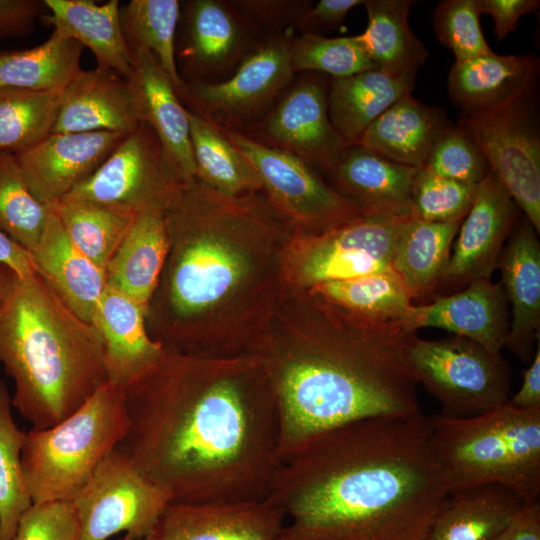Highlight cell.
<instances>
[{
	"label": "cell",
	"mask_w": 540,
	"mask_h": 540,
	"mask_svg": "<svg viewBox=\"0 0 540 540\" xmlns=\"http://www.w3.org/2000/svg\"><path fill=\"white\" fill-rule=\"evenodd\" d=\"M165 350L124 389L118 445L174 503L259 500L281 464L271 383Z\"/></svg>",
	"instance_id": "obj_1"
},
{
	"label": "cell",
	"mask_w": 540,
	"mask_h": 540,
	"mask_svg": "<svg viewBox=\"0 0 540 540\" xmlns=\"http://www.w3.org/2000/svg\"><path fill=\"white\" fill-rule=\"evenodd\" d=\"M429 416L376 417L323 432L279 465L267 496L279 540H425L449 489Z\"/></svg>",
	"instance_id": "obj_2"
},
{
	"label": "cell",
	"mask_w": 540,
	"mask_h": 540,
	"mask_svg": "<svg viewBox=\"0 0 540 540\" xmlns=\"http://www.w3.org/2000/svg\"><path fill=\"white\" fill-rule=\"evenodd\" d=\"M399 326L354 317L352 327L285 354L270 380L279 413L281 462L313 437L367 418L419 412L418 383Z\"/></svg>",
	"instance_id": "obj_3"
},
{
	"label": "cell",
	"mask_w": 540,
	"mask_h": 540,
	"mask_svg": "<svg viewBox=\"0 0 540 540\" xmlns=\"http://www.w3.org/2000/svg\"><path fill=\"white\" fill-rule=\"evenodd\" d=\"M0 362L14 382L12 405L34 430L68 417L107 382L97 328L36 273L12 277L0 307Z\"/></svg>",
	"instance_id": "obj_4"
},
{
	"label": "cell",
	"mask_w": 540,
	"mask_h": 540,
	"mask_svg": "<svg viewBox=\"0 0 540 540\" xmlns=\"http://www.w3.org/2000/svg\"><path fill=\"white\" fill-rule=\"evenodd\" d=\"M429 444L449 493L499 484L526 503L540 495V407L508 403L468 418L429 416Z\"/></svg>",
	"instance_id": "obj_5"
},
{
	"label": "cell",
	"mask_w": 540,
	"mask_h": 540,
	"mask_svg": "<svg viewBox=\"0 0 540 540\" xmlns=\"http://www.w3.org/2000/svg\"><path fill=\"white\" fill-rule=\"evenodd\" d=\"M128 426L124 389L107 381L57 424L25 432L21 459L32 504L72 501Z\"/></svg>",
	"instance_id": "obj_6"
},
{
	"label": "cell",
	"mask_w": 540,
	"mask_h": 540,
	"mask_svg": "<svg viewBox=\"0 0 540 540\" xmlns=\"http://www.w3.org/2000/svg\"><path fill=\"white\" fill-rule=\"evenodd\" d=\"M164 217L172 257L157 288L165 319L177 330L224 298L247 267L242 254L204 224L187 182L178 185Z\"/></svg>",
	"instance_id": "obj_7"
},
{
	"label": "cell",
	"mask_w": 540,
	"mask_h": 540,
	"mask_svg": "<svg viewBox=\"0 0 540 540\" xmlns=\"http://www.w3.org/2000/svg\"><path fill=\"white\" fill-rule=\"evenodd\" d=\"M408 367L418 384L442 405L440 414L468 418L506 404L512 373L500 353L458 335L422 339L410 334L405 342Z\"/></svg>",
	"instance_id": "obj_8"
},
{
	"label": "cell",
	"mask_w": 540,
	"mask_h": 540,
	"mask_svg": "<svg viewBox=\"0 0 540 540\" xmlns=\"http://www.w3.org/2000/svg\"><path fill=\"white\" fill-rule=\"evenodd\" d=\"M538 81L508 101L463 111L459 125L474 138L491 172L540 232V122Z\"/></svg>",
	"instance_id": "obj_9"
},
{
	"label": "cell",
	"mask_w": 540,
	"mask_h": 540,
	"mask_svg": "<svg viewBox=\"0 0 540 540\" xmlns=\"http://www.w3.org/2000/svg\"><path fill=\"white\" fill-rule=\"evenodd\" d=\"M295 35H263L227 79L184 83L177 91L181 102L222 128L246 130L269 113L295 80L290 62Z\"/></svg>",
	"instance_id": "obj_10"
},
{
	"label": "cell",
	"mask_w": 540,
	"mask_h": 540,
	"mask_svg": "<svg viewBox=\"0 0 540 540\" xmlns=\"http://www.w3.org/2000/svg\"><path fill=\"white\" fill-rule=\"evenodd\" d=\"M71 502L80 540H107L120 532L135 539L143 537L171 500L117 446Z\"/></svg>",
	"instance_id": "obj_11"
},
{
	"label": "cell",
	"mask_w": 540,
	"mask_h": 540,
	"mask_svg": "<svg viewBox=\"0 0 540 540\" xmlns=\"http://www.w3.org/2000/svg\"><path fill=\"white\" fill-rule=\"evenodd\" d=\"M180 183L165 159L156 134L142 122L65 198L119 206L135 214L164 213Z\"/></svg>",
	"instance_id": "obj_12"
},
{
	"label": "cell",
	"mask_w": 540,
	"mask_h": 540,
	"mask_svg": "<svg viewBox=\"0 0 540 540\" xmlns=\"http://www.w3.org/2000/svg\"><path fill=\"white\" fill-rule=\"evenodd\" d=\"M327 88L320 73L305 72L265 117L242 133L332 174L347 146L330 121Z\"/></svg>",
	"instance_id": "obj_13"
},
{
	"label": "cell",
	"mask_w": 540,
	"mask_h": 540,
	"mask_svg": "<svg viewBox=\"0 0 540 540\" xmlns=\"http://www.w3.org/2000/svg\"><path fill=\"white\" fill-rule=\"evenodd\" d=\"M222 129L249 161L272 200L298 222L327 230L366 212L328 186L302 159L237 130Z\"/></svg>",
	"instance_id": "obj_14"
},
{
	"label": "cell",
	"mask_w": 540,
	"mask_h": 540,
	"mask_svg": "<svg viewBox=\"0 0 540 540\" xmlns=\"http://www.w3.org/2000/svg\"><path fill=\"white\" fill-rule=\"evenodd\" d=\"M411 215L364 212L309 241L299 265L303 284L345 280L392 268L397 242Z\"/></svg>",
	"instance_id": "obj_15"
},
{
	"label": "cell",
	"mask_w": 540,
	"mask_h": 540,
	"mask_svg": "<svg viewBox=\"0 0 540 540\" xmlns=\"http://www.w3.org/2000/svg\"><path fill=\"white\" fill-rule=\"evenodd\" d=\"M521 212L504 184L490 171L479 183L472 207L459 227L436 296L458 292L478 279H491Z\"/></svg>",
	"instance_id": "obj_16"
},
{
	"label": "cell",
	"mask_w": 540,
	"mask_h": 540,
	"mask_svg": "<svg viewBox=\"0 0 540 540\" xmlns=\"http://www.w3.org/2000/svg\"><path fill=\"white\" fill-rule=\"evenodd\" d=\"M180 50L184 83L220 82L230 77L263 36L227 0H192L184 5Z\"/></svg>",
	"instance_id": "obj_17"
},
{
	"label": "cell",
	"mask_w": 540,
	"mask_h": 540,
	"mask_svg": "<svg viewBox=\"0 0 540 540\" xmlns=\"http://www.w3.org/2000/svg\"><path fill=\"white\" fill-rule=\"evenodd\" d=\"M282 508L270 498L234 502H170L150 531L133 540H279Z\"/></svg>",
	"instance_id": "obj_18"
},
{
	"label": "cell",
	"mask_w": 540,
	"mask_h": 540,
	"mask_svg": "<svg viewBox=\"0 0 540 540\" xmlns=\"http://www.w3.org/2000/svg\"><path fill=\"white\" fill-rule=\"evenodd\" d=\"M125 136L107 131L51 133L15 158L34 197L53 207L88 179Z\"/></svg>",
	"instance_id": "obj_19"
},
{
	"label": "cell",
	"mask_w": 540,
	"mask_h": 540,
	"mask_svg": "<svg viewBox=\"0 0 540 540\" xmlns=\"http://www.w3.org/2000/svg\"><path fill=\"white\" fill-rule=\"evenodd\" d=\"M508 304L501 283L478 279L458 292L412 305L402 325L407 334L425 327L444 329L497 354L505 346L509 332Z\"/></svg>",
	"instance_id": "obj_20"
},
{
	"label": "cell",
	"mask_w": 540,
	"mask_h": 540,
	"mask_svg": "<svg viewBox=\"0 0 540 540\" xmlns=\"http://www.w3.org/2000/svg\"><path fill=\"white\" fill-rule=\"evenodd\" d=\"M141 123L130 82L97 67L81 69L64 89L52 133L107 131L128 135Z\"/></svg>",
	"instance_id": "obj_21"
},
{
	"label": "cell",
	"mask_w": 540,
	"mask_h": 540,
	"mask_svg": "<svg viewBox=\"0 0 540 540\" xmlns=\"http://www.w3.org/2000/svg\"><path fill=\"white\" fill-rule=\"evenodd\" d=\"M132 85L142 122L156 134L165 159L181 182L195 178L187 109L155 56L142 48H131Z\"/></svg>",
	"instance_id": "obj_22"
},
{
	"label": "cell",
	"mask_w": 540,
	"mask_h": 540,
	"mask_svg": "<svg viewBox=\"0 0 540 540\" xmlns=\"http://www.w3.org/2000/svg\"><path fill=\"white\" fill-rule=\"evenodd\" d=\"M93 324L103 343L107 381L125 389L164 354L146 326V310L130 296L107 285L99 299Z\"/></svg>",
	"instance_id": "obj_23"
},
{
	"label": "cell",
	"mask_w": 540,
	"mask_h": 540,
	"mask_svg": "<svg viewBox=\"0 0 540 540\" xmlns=\"http://www.w3.org/2000/svg\"><path fill=\"white\" fill-rule=\"evenodd\" d=\"M538 232L525 215L516 222L501 252L497 268L511 304L505 346L523 361L533 354L540 332V243Z\"/></svg>",
	"instance_id": "obj_24"
},
{
	"label": "cell",
	"mask_w": 540,
	"mask_h": 540,
	"mask_svg": "<svg viewBox=\"0 0 540 540\" xmlns=\"http://www.w3.org/2000/svg\"><path fill=\"white\" fill-rule=\"evenodd\" d=\"M30 255L35 273L79 318L93 324L105 273L69 240L53 207Z\"/></svg>",
	"instance_id": "obj_25"
},
{
	"label": "cell",
	"mask_w": 540,
	"mask_h": 540,
	"mask_svg": "<svg viewBox=\"0 0 540 540\" xmlns=\"http://www.w3.org/2000/svg\"><path fill=\"white\" fill-rule=\"evenodd\" d=\"M418 170L352 145L345 148L331 175L364 211L412 216L411 193Z\"/></svg>",
	"instance_id": "obj_26"
},
{
	"label": "cell",
	"mask_w": 540,
	"mask_h": 540,
	"mask_svg": "<svg viewBox=\"0 0 540 540\" xmlns=\"http://www.w3.org/2000/svg\"><path fill=\"white\" fill-rule=\"evenodd\" d=\"M450 125L444 110L425 105L410 93L375 119L356 145L396 163L421 168Z\"/></svg>",
	"instance_id": "obj_27"
},
{
	"label": "cell",
	"mask_w": 540,
	"mask_h": 540,
	"mask_svg": "<svg viewBox=\"0 0 540 540\" xmlns=\"http://www.w3.org/2000/svg\"><path fill=\"white\" fill-rule=\"evenodd\" d=\"M415 78L379 69L330 78L327 88L328 115L344 144H358L375 119L397 100L411 93Z\"/></svg>",
	"instance_id": "obj_28"
},
{
	"label": "cell",
	"mask_w": 540,
	"mask_h": 540,
	"mask_svg": "<svg viewBox=\"0 0 540 540\" xmlns=\"http://www.w3.org/2000/svg\"><path fill=\"white\" fill-rule=\"evenodd\" d=\"M46 20L59 34L74 39L94 54L98 68L129 79L132 52L123 35L120 3L91 0H44Z\"/></svg>",
	"instance_id": "obj_29"
},
{
	"label": "cell",
	"mask_w": 540,
	"mask_h": 540,
	"mask_svg": "<svg viewBox=\"0 0 540 540\" xmlns=\"http://www.w3.org/2000/svg\"><path fill=\"white\" fill-rule=\"evenodd\" d=\"M539 59L533 55H498L494 51L455 61L448 76V95L463 111L508 101L538 81Z\"/></svg>",
	"instance_id": "obj_30"
},
{
	"label": "cell",
	"mask_w": 540,
	"mask_h": 540,
	"mask_svg": "<svg viewBox=\"0 0 540 540\" xmlns=\"http://www.w3.org/2000/svg\"><path fill=\"white\" fill-rule=\"evenodd\" d=\"M168 251L164 213H138L106 266V284L130 296L147 312Z\"/></svg>",
	"instance_id": "obj_31"
},
{
	"label": "cell",
	"mask_w": 540,
	"mask_h": 540,
	"mask_svg": "<svg viewBox=\"0 0 540 540\" xmlns=\"http://www.w3.org/2000/svg\"><path fill=\"white\" fill-rule=\"evenodd\" d=\"M526 502L499 484H481L449 493L425 540H490Z\"/></svg>",
	"instance_id": "obj_32"
},
{
	"label": "cell",
	"mask_w": 540,
	"mask_h": 540,
	"mask_svg": "<svg viewBox=\"0 0 540 540\" xmlns=\"http://www.w3.org/2000/svg\"><path fill=\"white\" fill-rule=\"evenodd\" d=\"M412 0H365L368 23L355 35L360 46L377 69L416 76L425 63L428 50L409 25Z\"/></svg>",
	"instance_id": "obj_33"
},
{
	"label": "cell",
	"mask_w": 540,
	"mask_h": 540,
	"mask_svg": "<svg viewBox=\"0 0 540 540\" xmlns=\"http://www.w3.org/2000/svg\"><path fill=\"white\" fill-rule=\"evenodd\" d=\"M463 220L428 222L412 218L395 248L392 269L412 300L434 298Z\"/></svg>",
	"instance_id": "obj_34"
},
{
	"label": "cell",
	"mask_w": 540,
	"mask_h": 540,
	"mask_svg": "<svg viewBox=\"0 0 540 540\" xmlns=\"http://www.w3.org/2000/svg\"><path fill=\"white\" fill-rule=\"evenodd\" d=\"M312 290L352 316L377 326L394 325L403 329V320L413 305L409 290L392 268L324 282Z\"/></svg>",
	"instance_id": "obj_35"
},
{
	"label": "cell",
	"mask_w": 540,
	"mask_h": 540,
	"mask_svg": "<svg viewBox=\"0 0 540 540\" xmlns=\"http://www.w3.org/2000/svg\"><path fill=\"white\" fill-rule=\"evenodd\" d=\"M83 48L78 41L53 31L36 47L0 51V88L61 93L81 71Z\"/></svg>",
	"instance_id": "obj_36"
},
{
	"label": "cell",
	"mask_w": 540,
	"mask_h": 540,
	"mask_svg": "<svg viewBox=\"0 0 540 540\" xmlns=\"http://www.w3.org/2000/svg\"><path fill=\"white\" fill-rule=\"evenodd\" d=\"M195 178L227 196L261 187L256 172L223 129L187 109Z\"/></svg>",
	"instance_id": "obj_37"
},
{
	"label": "cell",
	"mask_w": 540,
	"mask_h": 540,
	"mask_svg": "<svg viewBox=\"0 0 540 540\" xmlns=\"http://www.w3.org/2000/svg\"><path fill=\"white\" fill-rule=\"evenodd\" d=\"M53 209L69 240L104 273L137 215L119 206L70 198Z\"/></svg>",
	"instance_id": "obj_38"
},
{
	"label": "cell",
	"mask_w": 540,
	"mask_h": 540,
	"mask_svg": "<svg viewBox=\"0 0 540 540\" xmlns=\"http://www.w3.org/2000/svg\"><path fill=\"white\" fill-rule=\"evenodd\" d=\"M181 16L177 0H131L120 7L123 35L131 48L151 52L176 92L184 85L176 62V31Z\"/></svg>",
	"instance_id": "obj_39"
},
{
	"label": "cell",
	"mask_w": 540,
	"mask_h": 540,
	"mask_svg": "<svg viewBox=\"0 0 540 540\" xmlns=\"http://www.w3.org/2000/svg\"><path fill=\"white\" fill-rule=\"evenodd\" d=\"M61 94L0 88V152L17 155L49 136Z\"/></svg>",
	"instance_id": "obj_40"
},
{
	"label": "cell",
	"mask_w": 540,
	"mask_h": 540,
	"mask_svg": "<svg viewBox=\"0 0 540 540\" xmlns=\"http://www.w3.org/2000/svg\"><path fill=\"white\" fill-rule=\"evenodd\" d=\"M12 406L0 380V540H13L22 515L32 505L21 459L25 432L17 427Z\"/></svg>",
	"instance_id": "obj_41"
},
{
	"label": "cell",
	"mask_w": 540,
	"mask_h": 540,
	"mask_svg": "<svg viewBox=\"0 0 540 540\" xmlns=\"http://www.w3.org/2000/svg\"><path fill=\"white\" fill-rule=\"evenodd\" d=\"M51 208L34 197L15 155L0 152V229L30 252L41 238Z\"/></svg>",
	"instance_id": "obj_42"
},
{
	"label": "cell",
	"mask_w": 540,
	"mask_h": 540,
	"mask_svg": "<svg viewBox=\"0 0 540 540\" xmlns=\"http://www.w3.org/2000/svg\"><path fill=\"white\" fill-rule=\"evenodd\" d=\"M290 62L295 74L315 72L330 75V78L377 69L356 36L329 38L310 33L295 35L290 48Z\"/></svg>",
	"instance_id": "obj_43"
},
{
	"label": "cell",
	"mask_w": 540,
	"mask_h": 540,
	"mask_svg": "<svg viewBox=\"0 0 540 540\" xmlns=\"http://www.w3.org/2000/svg\"><path fill=\"white\" fill-rule=\"evenodd\" d=\"M478 185L419 168L411 193L412 216L428 222L463 220L472 207Z\"/></svg>",
	"instance_id": "obj_44"
},
{
	"label": "cell",
	"mask_w": 540,
	"mask_h": 540,
	"mask_svg": "<svg viewBox=\"0 0 540 540\" xmlns=\"http://www.w3.org/2000/svg\"><path fill=\"white\" fill-rule=\"evenodd\" d=\"M477 0H443L433 11L437 39L449 48L455 61H465L493 50L484 38Z\"/></svg>",
	"instance_id": "obj_45"
},
{
	"label": "cell",
	"mask_w": 540,
	"mask_h": 540,
	"mask_svg": "<svg viewBox=\"0 0 540 540\" xmlns=\"http://www.w3.org/2000/svg\"><path fill=\"white\" fill-rule=\"evenodd\" d=\"M421 168L469 184H479L491 171L477 142L459 124L444 131Z\"/></svg>",
	"instance_id": "obj_46"
},
{
	"label": "cell",
	"mask_w": 540,
	"mask_h": 540,
	"mask_svg": "<svg viewBox=\"0 0 540 540\" xmlns=\"http://www.w3.org/2000/svg\"><path fill=\"white\" fill-rule=\"evenodd\" d=\"M13 540H80V527L71 501L32 504L22 515Z\"/></svg>",
	"instance_id": "obj_47"
},
{
	"label": "cell",
	"mask_w": 540,
	"mask_h": 540,
	"mask_svg": "<svg viewBox=\"0 0 540 540\" xmlns=\"http://www.w3.org/2000/svg\"><path fill=\"white\" fill-rule=\"evenodd\" d=\"M238 12L261 35L295 32L302 16L313 5L309 0H231Z\"/></svg>",
	"instance_id": "obj_48"
},
{
	"label": "cell",
	"mask_w": 540,
	"mask_h": 540,
	"mask_svg": "<svg viewBox=\"0 0 540 540\" xmlns=\"http://www.w3.org/2000/svg\"><path fill=\"white\" fill-rule=\"evenodd\" d=\"M365 0H320L299 20L295 32L323 35L342 25L347 14Z\"/></svg>",
	"instance_id": "obj_49"
},
{
	"label": "cell",
	"mask_w": 540,
	"mask_h": 540,
	"mask_svg": "<svg viewBox=\"0 0 540 540\" xmlns=\"http://www.w3.org/2000/svg\"><path fill=\"white\" fill-rule=\"evenodd\" d=\"M480 13L493 18L494 33L500 41L513 32L523 15L536 11L539 0H477Z\"/></svg>",
	"instance_id": "obj_50"
},
{
	"label": "cell",
	"mask_w": 540,
	"mask_h": 540,
	"mask_svg": "<svg viewBox=\"0 0 540 540\" xmlns=\"http://www.w3.org/2000/svg\"><path fill=\"white\" fill-rule=\"evenodd\" d=\"M44 8V1L0 0V37L27 32Z\"/></svg>",
	"instance_id": "obj_51"
},
{
	"label": "cell",
	"mask_w": 540,
	"mask_h": 540,
	"mask_svg": "<svg viewBox=\"0 0 540 540\" xmlns=\"http://www.w3.org/2000/svg\"><path fill=\"white\" fill-rule=\"evenodd\" d=\"M490 540H540L539 501L526 503L506 527Z\"/></svg>",
	"instance_id": "obj_52"
},
{
	"label": "cell",
	"mask_w": 540,
	"mask_h": 540,
	"mask_svg": "<svg viewBox=\"0 0 540 540\" xmlns=\"http://www.w3.org/2000/svg\"><path fill=\"white\" fill-rule=\"evenodd\" d=\"M519 409H532L540 407V344L537 341V350L529 368L525 371L520 389L507 402Z\"/></svg>",
	"instance_id": "obj_53"
},
{
	"label": "cell",
	"mask_w": 540,
	"mask_h": 540,
	"mask_svg": "<svg viewBox=\"0 0 540 540\" xmlns=\"http://www.w3.org/2000/svg\"><path fill=\"white\" fill-rule=\"evenodd\" d=\"M0 266L19 277L35 274L30 252L0 229Z\"/></svg>",
	"instance_id": "obj_54"
},
{
	"label": "cell",
	"mask_w": 540,
	"mask_h": 540,
	"mask_svg": "<svg viewBox=\"0 0 540 540\" xmlns=\"http://www.w3.org/2000/svg\"><path fill=\"white\" fill-rule=\"evenodd\" d=\"M15 273L9 269L0 266V307L4 302V299L7 295L12 277Z\"/></svg>",
	"instance_id": "obj_55"
},
{
	"label": "cell",
	"mask_w": 540,
	"mask_h": 540,
	"mask_svg": "<svg viewBox=\"0 0 540 540\" xmlns=\"http://www.w3.org/2000/svg\"><path fill=\"white\" fill-rule=\"evenodd\" d=\"M135 538L129 536V535H125V537L122 539V540H133Z\"/></svg>",
	"instance_id": "obj_56"
}]
</instances>
